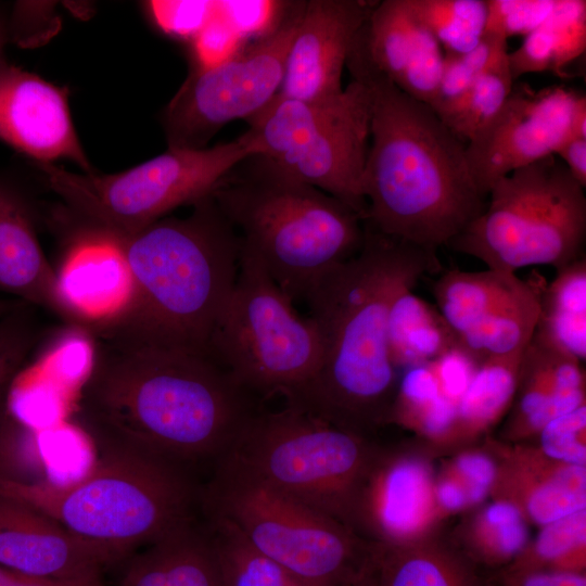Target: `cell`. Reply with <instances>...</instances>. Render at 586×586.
Listing matches in <instances>:
<instances>
[{
	"label": "cell",
	"instance_id": "cb8c5ba5",
	"mask_svg": "<svg viewBox=\"0 0 586 586\" xmlns=\"http://www.w3.org/2000/svg\"><path fill=\"white\" fill-rule=\"evenodd\" d=\"M120 586H224L213 538L193 522L132 557Z\"/></svg>",
	"mask_w": 586,
	"mask_h": 586
},
{
	"label": "cell",
	"instance_id": "d6a6232c",
	"mask_svg": "<svg viewBox=\"0 0 586 586\" xmlns=\"http://www.w3.org/2000/svg\"><path fill=\"white\" fill-rule=\"evenodd\" d=\"M506 569L585 573L586 509L540 526L537 536Z\"/></svg>",
	"mask_w": 586,
	"mask_h": 586
},
{
	"label": "cell",
	"instance_id": "4fadbf2b",
	"mask_svg": "<svg viewBox=\"0 0 586 586\" xmlns=\"http://www.w3.org/2000/svg\"><path fill=\"white\" fill-rule=\"evenodd\" d=\"M304 3L288 4L246 49L188 76L161 116L168 148L205 149L228 123L249 119L276 97Z\"/></svg>",
	"mask_w": 586,
	"mask_h": 586
},
{
	"label": "cell",
	"instance_id": "7dc6e473",
	"mask_svg": "<svg viewBox=\"0 0 586 586\" xmlns=\"http://www.w3.org/2000/svg\"><path fill=\"white\" fill-rule=\"evenodd\" d=\"M434 501L441 521L471 509L466 489L445 467L435 475Z\"/></svg>",
	"mask_w": 586,
	"mask_h": 586
},
{
	"label": "cell",
	"instance_id": "e0dca14e",
	"mask_svg": "<svg viewBox=\"0 0 586 586\" xmlns=\"http://www.w3.org/2000/svg\"><path fill=\"white\" fill-rule=\"evenodd\" d=\"M347 63L378 72L406 94L431 105L444 50L415 14L410 0H383L375 2L357 31Z\"/></svg>",
	"mask_w": 586,
	"mask_h": 586
},
{
	"label": "cell",
	"instance_id": "836d02e7",
	"mask_svg": "<svg viewBox=\"0 0 586 586\" xmlns=\"http://www.w3.org/2000/svg\"><path fill=\"white\" fill-rule=\"evenodd\" d=\"M224 586H309L252 548L228 523L207 518Z\"/></svg>",
	"mask_w": 586,
	"mask_h": 586
},
{
	"label": "cell",
	"instance_id": "1f68e13d",
	"mask_svg": "<svg viewBox=\"0 0 586 586\" xmlns=\"http://www.w3.org/2000/svg\"><path fill=\"white\" fill-rule=\"evenodd\" d=\"M528 525L514 506L492 499L462 525L459 539L468 558L487 566H508L530 542Z\"/></svg>",
	"mask_w": 586,
	"mask_h": 586
},
{
	"label": "cell",
	"instance_id": "4316f807",
	"mask_svg": "<svg viewBox=\"0 0 586 586\" xmlns=\"http://www.w3.org/2000/svg\"><path fill=\"white\" fill-rule=\"evenodd\" d=\"M521 355L493 357L481 362L457 404L444 447L469 446L509 412L518 385Z\"/></svg>",
	"mask_w": 586,
	"mask_h": 586
},
{
	"label": "cell",
	"instance_id": "f5cc1de1",
	"mask_svg": "<svg viewBox=\"0 0 586 586\" xmlns=\"http://www.w3.org/2000/svg\"><path fill=\"white\" fill-rule=\"evenodd\" d=\"M572 136L586 138V98L584 94H579L573 118H572Z\"/></svg>",
	"mask_w": 586,
	"mask_h": 586
},
{
	"label": "cell",
	"instance_id": "3957f363",
	"mask_svg": "<svg viewBox=\"0 0 586 586\" xmlns=\"http://www.w3.org/2000/svg\"><path fill=\"white\" fill-rule=\"evenodd\" d=\"M370 97L365 222L428 252L447 245L485 209L466 144L425 103L368 67L346 64Z\"/></svg>",
	"mask_w": 586,
	"mask_h": 586
},
{
	"label": "cell",
	"instance_id": "b9f144b4",
	"mask_svg": "<svg viewBox=\"0 0 586 586\" xmlns=\"http://www.w3.org/2000/svg\"><path fill=\"white\" fill-rule=\"evenodd\" d=\"M534 437L549 458L586 466V405L549 421Z\"/></svg>",
	"mask_w": 586,
	"mask_h": 586
},
{
	"label": "cell",
	"instance_id": "277c9868",
	"mask_svg": "<svg viewBox=\"0 0 586 586\" xmlns=\"http://www.w3.org/2000/svg\"><path fill=\"white\" fill-rule=\"evenodd\" d=\"M192 206L187 217L166 216L127 235H104L123 252L132 291L115 316L86 329L93 339L211 354L235 282L240 242L212 194Z\"/></svg>",
	"mask_w": 586,
	"mask_h": 586
},
{
	"label": "cell",
	"instance_id": "8fae6325",
	"mask_svg": "<svg viewBox=\"0 0 586 586\" xmlns=\"http://www.w3.org/2000/svg\"><path fill=\"white\" fill-rule=\"evenodd\" d=\"M209 352L250 395H283L289 403L315 375L322 345L314 320L301 316L260 260L240 246Z\"/></svg>",
	"mask_w": 586,
	"mask_h": 586
},
{
	"label": "cell",
	"instance_id": "603a6c76",
	"mask_svg": "<svg viewBox=\"0 0 586 586\" xmlns=\"http://www.w3.org/2000/svg\"><path fill=\"white\" fill-rule=\"evenodd\" d=\"M0 290L41 307L75 327L58 286L56 271L39 243L31 211L0 181Z\"/></svg>",
	"mask_w": 586,
	"mask_h": 586
},
{
	"label": "cell",
	"instance_id": "9c48e42d",
	"mask_svg": "<svg viewBox=\"0 0 586 586\" xmlns=\"http://www.w3.org/2000/svg\"><path fill=\"white\" fill-rule=\"evenodd\" d=\"M585 239L584 188L549 155L494 182L483 213L447 246L492 270L549 265L557 271L585 256Z\"/></svg>",
	"mask_w": 586,
	"mask_h": 586
},
{
	"label": "cell",
	"instance_id": "f6af8a7d",
	"mask_svg": "<svg viewBox=\"0 0 586 586\" xmlns=\"http://www.w3.org/2000/svg\"><path fill=\"white\" fill-rule=\"evenodd\" d=\"M430 365L442 394L457 406L481 364L457 346Z\"/></svg>",
	"mask_w": 586,
	"mask_h": 586
},
{
	"label": "cell",
	"instance_id": "d4e9b609",
	"mask_svg": "<svg viewBox=\"0 0 586 586\" xmlns=\"http://www.w3.org/2000/svg\"><path fill=\"white\" fill-rule=\"evenodd\" d=\"M377 586H480L469 562L435 535L399 545L373 544Z\"/></svg>",
	"mask_w": 586,
	"mask_h": 586
},
{
	"label": "cell",
	"instance_id": "7a4b0ae2",
	"mask_svg": "<svg viewBox=\"0 0 586 586\" xmlns=\"http://www.w3.org/2000/svg\"><path fill=\"white\" fill-rule=\"evenodd\" d=\"M364 243L306 298L322 345L319 367L289 405L367 436L387 423L399 373L387 347L393 298L441 270L437 254L364 222Z\"/></svg>",
	"mask_w": 586,
	"mask_h": 586
},
{
	"label": "cell",
	"instance_id": "d6986e66",
	"mask_svg": "<svg viewBox=\"0 0 586 586\" xmlns=\"http://www.w3.org/2000/svg\"><path fill=\"white\" fill-rule=\"evenodd\" d=\"M0 140L35 163L65 158L94 173L79 141L68 92L40 76L0 63Z\"/></svg>",
	"mask_w": 586,
	"mask_h": 586
},
{
	"label": "cell",
	"instance_id": "db71d44e",
	"mask_svg": "<svg viewBox=\"0 0 586 586\" xmlns=\"http://www.w3.org/2000/svg\"><path fill=\"white\" fill-rule=\"evenodd\" d=\"M353 586H377L373 572H372L371 559L367 569L359 576V578L353 584Z\"/></svg>",
	"mask_w": 586,
	"mask_h": 586
},
{
	"label": "cell",
	"instance_id": "60d3db41",
	"mask_svg": "<svg viewBox=\"0 0 586 586\" xmlns=\"http://www.w3.org/2000/svg\"><path fill=\"white\" fill-rule=\"evenodd\" d=\"M30 305L20 303L0 318V422L7 416L10 387L39 340Z\"/></svg>",
	"mask_w": 586,
	"mask_h": 586
},
{
	"label": "cell",
	"instance_id": "f907efd6",
	"mask_svg": "<svg viewBox=\"0 0 586 586\" xmlns=\"http://www.w3.org/2000/svg\"><path fill=\"white\" fill-rule=\"evenodd\" d=\"M10 432V417L7 415L0 422V479H18L16 475V464L12 453L7 444Z\"/></svg>",
	"mask_w": 586,
	"mask_h": 586
},
{
	"label": "cell",
	"instance_id": "7c38bea8",
	"mask_svg": "<svg viewBox=\"0 0 586 586\" xmlns=\"http://www.w3.org/2000/svg\"><path fill=\"white\" fill-rule=\"evenodd\" d=\"M246 122L263 155L366 219L364 173L370 140L366 86L353 80L341 93L315 101L276 95Z\"/></svg>",
	"mask_w": 586,
	"mask_h": 586
},
{
	"label": "cell",
	"instance_id": "30bf717a",
	"mask_svg": "<svg viewBox=\"0 0 586 586\" xmlns=\"http://www.w3.org/2000/svg\"><path fill=\"white\" fill-rule=\"evenodd\" d=\"M379 451L367 436L286 404L257 411L221 458L355 532L360 489Z\"/></svg>",
	"mask_w": 586,
	"mask_h": 586
},
{
	"label": "cell",
	"instance_id": "d590c367",
	"mask_svg": "<svg viewBox=\"0 0 586 586\" xmlns=\"http://www.w3.org/2000/svg\"><path fill=\"white\" fill-rule=\"evenodd\" d=\"M76 398L34 365L13 381L7 403L11 418L36 433L66 421Z\"/></svg>",
	"mask_w": 586,
	"mask_h": 586
},
{
	"label": "cell",
	"instance_id": "bcb514c9",
	"mask_svg": "<svg viewBox=\"0 0 586 586\" xmlns=\"http://www.w3.org/2000/svg\"><path fill=\"white\" fill-rule=\"evenodd\" d=\"M153 20L168 33L190 35L204 24L206 5L200 2H149Z\"/></svg>",
	"mask_w": 586,
	"mask_h": 586
},
{
	"label": "cell",
	"instance_id": "74e56055",
	"mask_svg": "<svg viewBox=\"0 0 586 586\" xmlns=\"http://www.w3.org/2000/svg\"><path fill=\"white\" fill-rule=\"evenodd\" d=\"M41 454L47 481L68 484L84 476L94 464L92 444L88 432L67 421L51 429L34 433Z\"/></svg>",
	"mask_w": 586,
	"mask_h": 586
},
{
	"label": "cell",
	"instance_id": "681fc988",
	"mask_svg": "<svg viewBox=\"0 0 586 586\" xmlns=\"http://www.w3.org/2000/svg\"><path fill=\"white\" fill-rule=\"evenodd\" d=\"M571 176L586 187V138L570 136L555 154Z\"/></svg>",
	"mask_w": 586,
	"mask_h": 586
},
{
	"label": "cell",
	"instance_id": "6da1fadb",
	"mask_svg": "<svg viewBox=\"0 0 586 586\" xmlns=\"http://www.w3.org/2000/svg\"><path fill=\"white\" fill-rule=\"evenodd\" d=\"M93 340V368L76 407L104 444L186 468L220 459L257 412L209 353Z\"/></svg>",
	"mask_w": 586,
	"mask_h": 586
},
{
	"label": "cell",
	"instance_id": "8992f818",
	"mask_svg": "<svg viewBox=\"0 0 586 586\" xmlns=\"http://www.w3.org/2000/svg\"><path fill=\"white\" fill-rule=\"evenodd\" d=\"M104 448L75 482L0 479V495L51 518L117 563L193 522L196 492L178 463L118 445Z\"/></svg>",
	"mask_w": 586,
	"mask_h": 586
},
{
	"label": "cell",
	"instance_id": "ba28073f",
	"mask_svg": "<svg viewBox=\"0 0 586 586\" xmlns=\"http://www.w3.org/2000/svg\"><path fill=\"white\" fill-rule=\"evenodd\" d=\"M202 504L256 551L309 586H353L373 544L348 526L220 458Z\"/></svg>",
	"mask_w": 586,
	"mask_h": 586
},
{
	"label": "cell",
	"instance_id": "44dd1931",
	"mask_svg": "<svg viewBox=\"0 0 586 586\" xmlns=\"http://www.w3.org/2000/svg\"><path fill=\"white\" fill-rule=\"evenodd\" d=\"M485 447L497 462L489 497L514 506L528 524L543 526L586 509V466L551 459L526 443L488 437Z\"/></svg>",
	"mask_w": 586,
	"mask_h": 586
},
{
	"label": "cell",
	"instance_id": "ab89813d",
	"mask_svg": "<svg viewBox=\"0 0 586 586\" xmlns=\"http://www.w3.org/2000/svg\"><path fill=\"white\" fill-rule=\"evenodd\" d=\"M94 357L92 335L77 327L62 335L35 365L77 400L92 371Z\"/></svg>",
	"mask_w": 586,
	"mask_h": 586
},
{
	"label": "cell",
	"instance_id": "f35d334b",
	"mask_svg": "<svg viewBox=\"0 0 586 586\" xmlns=\"http://www.w3.org/2000/svg\"><path fill=\"white\" fill-rule=\"evenodd\" d=\"M505 49V38L484 33L480 43L468 52H444L441 81L429 106L441 119L447 116L467 94L479 74Z\"/></svg>",
	"mask_w": 586,
	"mask_h": 586
},
{
	"label": "cell",
	"instance_id": "4dcf8cb0",
	"mask_svg": "<svg viewBox=\"0 0 586 586\" xmlns=\"http://www.w3.org/2000/svg\"><path fill=\"white\" fill-rule=\"evenodd\" d=\"M456 408L442 394L431 365H421L405 370L399 378L387 423H397L443 448Z\"/></svg>",
	"mask_w": 586,
	"mask_h": 586
},
{
	"label": "cell",
	"instance_id": "11a10c76",
	"mask_svg": "<svg viewBox=\"0 0 586 586\" xmlns=\"http://www.w3.org/2000/svg\"><path fill=\"white\" fill-rule=\"evenodd\" d=\"M8 38H9V36H8L7 26H5L4 22H2L0 20V63L4 61L3 50H4V46H5V42H7Z\"/></svg>",
	"mask_w": 586,
	"mask_h": 586
},
{
	"label": "cell",
	"instance_id": "7bdbcfd3",
	"mask_svg": "<svg viewBox=\"0 0 586 586\" xmlns=\"http://www.w3.org/2000/svg\"><path fill=\"white\" fill-rule=\"evenodd\" d=\"M557 0H487L485 33L500 36H527L551 14Z\"/></svg>",
	"mask_w": 586,
	"mask_h": 586
},
{
	"label": "cell",
	"instance_id": "5b68a950",
	"mask_svg": "<svg viewBox=\"0 0 586 586\" xmlns=\"http://www.w3.org/2000/svg\"><path fill=\"white\" fill-rule=\"evenodd\" d=\"M212 195L240 246L260 260L293 303L306 301L364 243V220L353 208L263 154L235 165Z\"/></svg>",
	"mask_w": 586,
	"mask_h": 586
},
{
	"label": "cell",
	"instance_id": "8d00e7d4",
	"mask_svg": "<svg viewBox=\"0 0 586 586\" xmlns=\"http://www.w3.org/2000/svg\"><path fill=\"white\" fill-rule=\"evenodd\" d=\"M410 4L444 52H468L484 36L487 0H410Z\"/></svg>",
	"mask_w": 586,
	"mask_h": 586
},
{
	"label": "cell",
	"instance_id": "f1b7e54d",
	"mask_svg": "<svg viewBox=\"0 0 586 586\" xmlns=\"http://www.w3.org/2000/svg\"><path fill=\"white\" fill-rule=\"evenodd\" d=\"M533 335L582 364L586 359V257L557 270L546 284Z\"/></svg>",
	"mask_w": 586,
	"mask_h": 586
},
{
	"label": "cell",
	"instance_id": "ffe728a7",
	"mask_svg": "<svg viewBox=\"0 0 586 586\" xmlns=\"http://www.w3.org/2000/svg\"><path fill=\"white\" fill-rule=\"evenodd\" d=\"M375 2L305 1L276 95L315 101L342 92L341 77L353 41Z\"/></svg>",
	"mask_w": 586,
	"mask_h": 586
},
{
	"label": "cell",
	"instance_id": "5bb4252c",
	"mask_svg": "<svg viewBox=\"0 0 586 586\" xmlns=\"http://www.w3.org/2000/svg\"><path fill=\"white\" fill-rule=\"evenodd\" d=\"M545 280H523L515 273L486 268L450 269L433 283L436 307L458 346L477 362L521 354L539 314Z\"/></svg>",
	"mask_w": 586,
	"mask_h": 586
},
{
	"label": "cell",
	"instance_id": "816d5d0a",
	"mask_svg": "<svg viewBox=\"0 0 586 586\" xmlns=\"http://www.w3.org/2000/svg\"><path fill=\"white\" fill-rule=\"evenodd\" d=\"M0 586H71L67 584L24 575L0 565Z\"/></svg>",
	"mask_w": 586,
	"mask_h": 586
},
{
	"label": "cell",
	"instance_id": "e575fe53",
	"mask_svg": "<svg viewBox=\"0 0 586 586\" xmlns=\"http://www.w3.org/2000/svg\"><path fill=\"white\" fill-rule=\"evenodd\" d=\"M508 53L507 49L500 51L479 74L459 104L442 118L464 144L494 118L511 93L514 80Z\"/></svg>",
	"mask_w": 586,
	"mask_h": 586
},
{
	"label": "cell",
	"instance_id": "ac0fdd59",
	"mask_svg": "<svg viewBox=\"0 0 586 586\" xmlns=\"http://www.w3.org/2000/svg\"><path fill=\"white\" fill-rule=\"evenodd\" d=\"M112 557L13 498L0 495V565L71 586H104Z\"/></svg>",
	"mask_w": 586,
	"mask_h": 586
},
{
	"label": "cell",
	"instance_id": "2e32d148",
	"mask_svg": "<svg viewBox=\"0 0 586 586\" xmlns=\"http://www.w3.org/2000/svg\"><path fill=\"white\" fill-rule=\"evenodd\" d=\"M431 461L411 451L380 450L358 497L354 530L368 542L399 546L434 535L442 522Z\"/></svg>",
	"mask_w": 586,
	"mask_h": 586
},
{
	"label": "cell",
	"instance_id": "83f0119b",
	"mask_svg": "<svg viewBox=\"0 0 586 586\" xmlns=\"http://www.w3.org/2000/svg\"><path fill=\"white\" fill-rule=\"evenodd\" d=\"M586 49V1L557 0L548 18L508 53L511 76L551 72L566 77L568 65Z\"/></svg>",
	"mask_w": 586,
	"mask_h": 586
},
{
	"label": "cell",
	"instance_id": "52a82bcc",
	"mask_svg": "<svg viewBox=\"0 0 586 586\" xmlns=\"http://www.w3.org/2000/svg\"><path fill=\"white\" fill-rule=\"evenodd\" d=\"M255 136L200 150L170 149L132 168L103 175L35 163L62 201L71 234L127 235L182 205L213 193L224 177L249 156L263 154Z\"/></svg>",
	"mask_w": 586,
	"mask_h": 586
},
{
	"label": "cell",
	"instance_id": "484cf974",
	"mask_svg": "<svg viewBox=\"0 0 586 586\" xmlns=\"http://www.w3.org/2000/svg\"><path fill=\"white\" fill-rule=\"evenodd\" d=\"M400 291L392 301L386 321L387 347L396 371L426 365L458 346L436 306L412 292Z\"/></svg>",
	"mask_w": 586,
	"mask_h": 586
},
{
	"label": "cell",
	"instance_id": "7402d4cb",
	"mask_svg": "<svg viewBox=\"0 0 586 586\" xmlns=\"http://www.w3.org/2000/svg\"><path fill=\"white\" fill-rule=\"evenodd\" d=\"M56 271L61 298L75 327L87 329L115 316L132 291L130 269L118 245L100 234H72Z\"/></svg>",
	"mask_w": 586,
	"mask_h": 586
},
{
	"label": "cell",
	"instance_id": "9a60e30c",
	"mask_svg": "<svg viewBox=\"0 0 586 586\" xmlns=\"http://www.w3.org/2000/svg\"><path fill=\"white\" fill-rule=\"evenodd\" d=\"M578 97L563 85L513 84L499 112L466 144L468 168L483 198L498 179L556 154L572 136Z\"/></svg>",
	"mask_w": 586,
	"mask_h": 586
},
{
	"label": "cell",
	"instance_id": "f546056e",
	"mask_svg": "<svg viewBox=\"0 0 586 586\" xmlns=\"http://www.w3.org/2000/svg\"><path fill=\"white\" fill-rule=\"evenodd\" d=\"M556 349L532 335L521 355L518 385L504 435L510 443L534 437L551 421Z\"/></svg>",
	"mask_w": 586,
	"mask_h": 586
},
{
	"label": "cell",
	"instance_id": "9f6ffc18",
	"mask_svg": "<svg viewBox=\"0 0 586 586\" xmlns=\"http://www.w3.org/2000/svg\"><path fill=\"white\" fill-rule=\"evenodd\" d=\"M20 303H11L7 302L4 300H0V318L12 311L15 307H17Z\"/></svg>",
	"mask_w": 586,
	"mask_h": 586
},
{
	"label": "cell",
	"instance_id": "ee69618b",
	"mask_svg": "<svg viewBox=\"0 0 586 586\" xmlns=\"http://www.w3.org/2000/svg\"><path fill=\"white\" fill-rule=\"evenodd\" d=\"M445 462L444 467L461 483L467 492L470 508L481 507L489 497L496 474L497 462L485 447L467 446Z\"/></svg>",
	"mask_w": 586,
	"mask_h": 586
},
{
	"label": "cell",
	"instance_id": "c3c4849f",
	"mask_svg": "<svg viewBox=\"0 0 586 586\" xmlns=\"http://www.w3.org/2000/svg\"><path fill=\"white\" fill-rule=\"evenodd\" d=\"M500 583L501 586H586V574L506 569L501 574Z\"/></svg>",
	"mask_w": 586,
	"mask_h": 586
}]
</instances>
